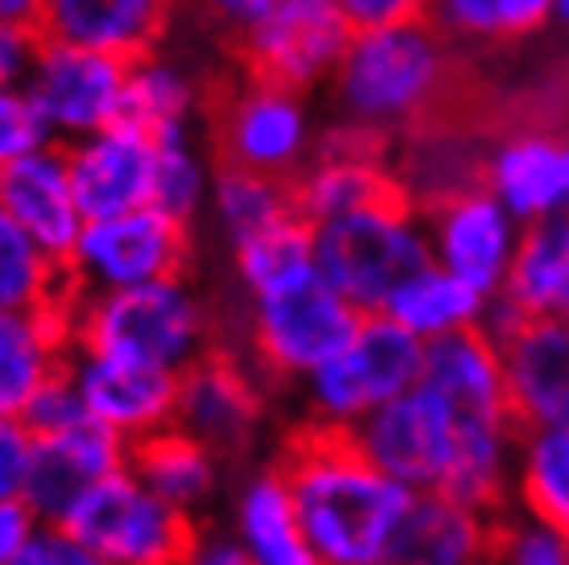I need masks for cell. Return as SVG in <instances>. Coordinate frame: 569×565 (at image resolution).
<instances>
[{
	"label": "cell",
	"instance_id": "obj_4",
	"mask_svg": "<svg viewBox=\"0 0 569 565\" xmlns=\"http://www.w3.org/2000/svg\"><path fill=\"white\" fill-rule=\"evenodd\" d=\"M310 227L318 277L363 318L385 314L388 297L429 265L426 219L405 195L380 198L371 207Z\"/></svg>",
	"mask_w": 569,
	"mask_h": 565
},
{
	"label": "cell",
	"instance_id": "obj_34",
	"mask_svg": "<svg viewBox=\"0 0 569 565\" xmlns=\"http://www.w3.org/2000/svg\"><path fill=\"white\" fill-rule=\"evenodd\" d=\"M231 272H236L243 301L277 294L284 285L310 277V272H318V265H313V227L301 215H293V219L260 231L252 240L236 244L231 248Z\"/></svg>",
	"mask_w": 569,
	"mask_h": 565
},
{
	"label": "cell",
	"instance_id": "obj_35",
	"mask_svg": "<svg viewBox=\"0 0 569 565\" xmlns=\"http://www.w3.org/2000/svg\"><path fill=\"white\" fill-rule=\"evenodd\" d=\"M67 301V269L0 211V310H54Z\"/></svg>",
	"mask_w": 569,
	"mask_h": 565
},
{
	"label": "cell",
	"instance_id": "obj_12",
	"mask_svg": "<svg viewBox=\"0 0 569 565\" xmlns=\"http://www.w3.org/2000/svg\"><path fill=\"white\" fill-rule=\"evenodd\" d=\"M351 442L363 450L371 467H380L409 495L446 492L458 463L455 413L421 384L397 396L380 413H371L351 434Z\"/></svg>",
	"mask_w": 569,
	"mask_h": 565
},
{
	"label": "cell",
	"instance_id": "obj_43",
	"mask_svg": "<svg viewBox=\"0 0 569 565\" xmlns=\"http://www.w3.org/2000/svg\"><path fill=\"white\" fill-rule=\"evenodd\" d=\"M17 565H103V562L87 549L83 541L74 537L71 528L42 524V528L33 533V541L26 545V553L17 557Z\"/></svg>",
	"mask_w": 569,
	"mask_h": 565
},
{
	"label": "cell",
	"instance_id": "obj_51",
	"mask_svg": "<svg viewBox=\"0 0 569 565\" xmlns=\"http://www.w3.org/2000/svg\"><path fill=\"white\" fill-rule=\"evenodd\" d=\"M566 219H569V215H566Z\"/></svg>",
	"mask_w": 569,
	"mask_h": 565
},
{
	"label": "cell",
	"instance_id": "obj_38",
	"mask_svg": "<svg viewBox=\"0 0 569 565\" xmlns=\"http://www.w3.org/2000/svg\"><path fill=\"white\" fill-rule=\"evenodd\" d=\"M50 132H46L42 116L26 96V87H0V170L17 166L21 157L46 149Z\"/></svg>",
	"mask_w": 569,
	"mask_h": 565
},
{
	"label": "cell",
	"instance_id": "obj_23",
	"mask_svg": "<svg viewBox=\"0 0 569 565\" xmlns=\"http://www.w3.org/2000/svg\"><path fill=\"white\" fill-rule=\"evenodd\" d=\"M421 388L438 396L455 413V422L512 417L508 384H503V355L491 330H467V335L429 343L426 364H421Z\"/></svg>",
	"mask_w": 569,
	"mask_h": 565
},
{
	"label": "cell",
	"instance_id": "obj_29",
	"mask_svg": "<svg viewBox=\"0 0 569 565\" xmlns=\"http://www.w3.org/2000/svg\"><path fill=\"white\" fill-rule=\"evenodd\" d=\"M487 314H491V297L458 281L455 272L438 269L433 260L426 269H417L385 306V318H392L400 330H409L421 347L450 339V335L483 330Z\"/></svg>",
	"mask_w": 569,
	"mask_h": 565
},
{
	"label": "cell",
	"instance_id": "obj_10",
	"mask_svg": "<svg viewBox=\"0 0 569 565\" xmlns=\"http://www.w3.org/2000/svg\"><path fill=\"white\" fill-rule=\"evenodd\" d=\"M190 265V227L157 207L91 219L79 231L67 281L71 294H120L182 277Z\"/></svg>",
	"mask_w": 569,
	"mask_h": 565
},
{
	"label": "cell",
	"instance_id": "obj_8",
	"mask_svg": "<svg viewBox=\"0 0 569 565\" xmlns=\"http://www.w3.org/2000/svg\"><path fill=\"white\" fill-rule=\"evenodd\" d=\"M62 528H71L103 565H178L202 524L170 508L124 467L96 483Z\"/></svg>",
	"mask_w": 569,
	"mask_h": 565
},
{
	"label": "cell",
	"instance_id": "obj_46",
	"mask_svg": "<svg viewBox=\"0 0 569 565\" xmlns=\"http://www.w3.org/2000/svg\"><path fill=\"white\" fill-rule=\"evenodd\" d=\"M178 565H252L243 557V549L231 541L228 528H199L194 545L186 549V557Z\"/></svg>",
	"mask_w": 569,
	"mask_h": 565
},
{
	"label": "cell",
	"instance_id": "obj_31",
	"mask_svg": "<svg viewBox=\"0 0 569 565\" xmlns=\"http://www.w3.org/2000/svg\"><path fill=\"white\" fill-rule=\"evenodd\" d=\"M508 512L569 537V425L520 429Z\"/></svg>",
	"mask_w": 569,
	"mask_h": 565
},
{
	"label": "cell",
	"instance_id": "obj_39",
	"mask_svg": "<svg viewBox=\"0 0 569 565\" xmlns=\"http://www.w3.org/2000/svg\"><path fill=\"white\" fill-rule=\"evenodd\" d=\"M21 422L29 425V434H33V438H46V434L74 429V425L91 422V417H87L83 400L74 396L71 380H67V371H62V376H54L42 393L33 396V405L26 409V417H21Z\"/></svg>",
	"mask_w": 569,
	"mask_h": 565
},
{
	"label": "cell",
	"instance_id": "obj_47",
	"mask_svg": "<svg viewBox=\"0 0 569 565\" xmlns=\"http://www.w3.org/2000/svg\"><path fill=\"white\" fill-rule=\"evenodd\" d=\"M46 0H0V26H26L38 29Z\"/></svg>",
	"mask_w": 569,
	"mask_h": 565
},
{
	"label": "cell",
	"instance_id": "obj_26",
	"mask_svg": "<svg viewBox=\"0 0 569 565\" xmlns=\"http://www.w3.org/2000/svg\"><path fill=\"white\" fill-rule=\"evenodd\" d=\"M71 355V301L54 310H0V417H26Z\"/></svg>",
	"mask_w": 569,
	"mask_h": 565
},
{
	"label": "cell",
	"instance_id": "obj_11",
	"mask_svg": "<svg viewBox=\"0 0 569 565\" xmlns=\"http://www.w3.org/2000/svg\"><path fill=\"white\" fill-rule=\"evenodd\" d=\"M21 87L42 116L50 141L67 149L124 120L129 62L83 46L42 42Z\"/></svg>",
	"mask_w": 569,
	"mask_h": 565
},
{
	"label": "cell",
	"instance_id": "obj_1",
	"mask_svg": "<svg viewBox=\"0 0 569 565\" xmlns=\"http://www.w3.org/2000/svg\"><path fill=\"white\" fill-rule=\"evenodd\" d=\"M272 463L289 483L313 565H385L413 495L371 467L351 434L298 425Z\"/></svg>",
	"mask_w": 569,
	"mask_h": 565
},
{
	"label": "cell",
	"instance_id": "obj_41",
	"mask_svg": "<svg viewBox=\"0 0 569 565\" xmlns=\"http://www.w3.org/2000/svg\"><path fill=\"white\" fill-rule=\"evenodd\" d=\"M207 26H214L231 46H240L281 0H190Z\"/></svg>",
	"mask_w": 569,
	"mask_h": 565
},
{
	"label": "cell",
	"instance_id": "obj_20",
	"mask_svg": "<svg viewBox=\"0 0 569 565\" xmlns=\"http://www.w3.org/2000/svg\"><path fill=\"white\" fill-rule=\"evenodd\" d=\"M173 13L178 0H46L38 38L137 62L161 50Z\"/></svg>",
	"mask_w": 569,
	"mask_h": 565
},
{
	"label": "cell",
	"instance_id": "obj_37",
	"mask_svg": "<svg viewBox=\"0 0 569 565\" xmlns=\"http://www.w3.org/2000/svg\"><path fill=\"white\" fill-rule=\"evenodd\" d=\"M491 565H569V537L549 524L503 512L496 524Z\"/></svg>",
	"mask_w": 569,
	"mask_h": 565
},
{
	"label": "cell",
	"instance_id": "obj_32",
	"mask_svg": "<svg viewBox=\"0 0 569 565\" xmlns=\"http://www.w3.org/2000/svg\"><path fill=\"white\" fill-rule=\"evenodd\" d=\"M207 215H211L214 231L223 236V244L236 248V244L252 240L260 231L298 215L293 182L264 178V174L240 170V166H214Z\"/></svg>",
	"mask_w": 569,
	"mask_h": 565
},
{
	"label": "cell",
	"instance_id": "obj_22",
	"mask_svg": "<svg viewBox=\"0 0 569 565\" xmlns=\"http://www.w3.org/2000/svg\"><path fill=\"white\" fill-rule=\"evenodd\" d=\"M499 516L446 492L413 495L385 565H491Z\"/></svg>",
	"mask_w": 569,
	"mask_h": 565
},
{
	"label": "cell",
	"instance_id": "obj_49",
	"mask_svg": "<svg viewBox=\"0 0 569 565\" xmlns=\"http://www.w3.org/2000/svg\"><path fill=\"white\" fill-rule=\"evenodd\" d=\"M561 318H569V297H566V306H561Z\"/></svg>",
	"mask_w": 569,
	"mask_h": 565
},
{
	"label": "cell",
	"instance_id": "obj_50",
	"mask_svg": "<svg viewBox=\"0 0 569 565\" xmlns=\"http://www.w3.org/2000/svg\"><path fill=\"white\" fill-rule=\"evenodd\" d=\"M566 174H569V137H566Z\"/></svg>",
	"mask_w": 569,
	"mask_h": 565
},
{
	"label": "cell",
	"instance_id": "obj_48",
	"mask_svg": "<svg viewBox=\"0 0 569 565\" xmlns=\"http://www.w3.org/2000/svg\"><path fill=\"white\" fill-rule=\"evenodd\" d=\"M553 21L569 33V0H557L553 4Z\"/></svg>",
	"mask_w": 569,
	"mask_h": 565
},
{
	"label": "cell",
	"instance_id": "obj_36",
	"mask_svg": "<svg viewBox=\"0 0 569 565\" xmlns=\"http://www.w3.org/2000/svg\"><path fill=\"white\" fill-rule=\"evenodd\" d=\"M211 182H214V166L194 132L157 141V182H153L157 211H166L170 219L190 227L199 215H207Z\"/></svg>",
	"mask_w": 569,
	"mask_h": 565
},
{
	"label": "cell",
	"instance_id": "obj_16",
	"mask_svg": "<svg viewBox=\"0 0 569 565\" xmlns=\"http://www.w3.org/2000/svg\"><path fill=\"white\" fill-rule=\"evenodd\" d=\"M67 170L87 224L141 211V207H153L157 141L120 120L87 141L67 145Z\"/></svg>",
	"mask_w": 569,
	"mask_h": 565
},
{
	"label": "cell",
	"instance_id": "obj_44",
	"mask_svg": "<svg viewBox=\"0 0 569 565\" xmlns=\"http://www.w3.org/2000/svg\"><path fill=\"white\" fill-rule=\"evenodd\" d=\"M38 29L26 26H0V87H21L29 67L38 58Z\"/></svg>",
	"mask_w": 569,
	"mask_h": 565
},
{
	"label": "cell",
	"instance_id": "obj_5",
	"mask_svg": "<svg viewBox=\"0 0 569 565\" xmlns=\"http://www.w3.org/2000/svg\"><path fill=\"white\" fill-rule=\"evenodd\" d=\"M421 364L426 347L409 330H400L385 314H368L351 343L293 388L301 425L356 434L371 413H380L421 384Z\"/></svg>",
	"mask_w": 569,
	"mask_h": 565
},
{
	"label": "cell",
	"instance_id": "obj_9",
	"mask_svg": "<svg viewBox=\"0 0 569 565\" xmlns=\"http://www.w3.org/2000/svg\"><path fill=\"white\" fill-rule=\"evenodd\" d=\"M272 388L240 347H214L178 376V429L207 442L223 463L260 450L272 422Z\"/></svg>",
	"mask_w": 569,
	"mask_h": 565
},
{
	"label": "cell",
	"instance_id": "obj_3",
	"mask_svg": "<svg viewBox=\"0 0 569 565\" xmlns=\"http://www.w3.org/2000/svg\"><path fill=\"white\" fill-rule=\"evenodd\" d=\"M71 347L182 376L219 347V326L182 272L120 294H71Z\"/></svg>",
	"mask_w": 569,
	"mask_h": 565
},
{
	"label": "cell",
	"instance_id": "obj_27",
	"mask_svg": "<svg viewBox=\"0 0 569 565\" xmlns=\"http://www.w3.org/2000/svg\"><path fill=\"white\" fill-rule=\"evenodd\" d=\"M129 470L149 492L161 495L170 508L186 512L194 521L219 499L223 479H228V463L207 442H199L178 425L137 442L129 450Z\"/></svg>",
	"mask_w": 569,
	"mask_h": 565
},
{
	"label": "cell",
	"instance_id": "obj_30",
	"mask_svg": "<svg viewBox=\"0 0 569 565\" xmlns=\"http://www.w3.org/2000/svg\"><path fill=\"white\" fill-rule=\"evenodd\" d=\"M202 112V87L194 71L178 58L153 54L129 62V91H124V125L149 132L153 141L194 132Z\"/></svg>",
	"mask_w": 569,
	"mask_h": 565
},
{
	"label": "cell",
	"instance_id": "obj_21",
	"mask_svg": "<svg viewBox=\"0 0 569 565\" xmlns=\"http://www.w3.org/2000/svg\"><path fill=\"white\" fill-rule=\"evenodd\" d=\"M0 211L67 269L87 224L74 198L71 170H67V149L46 145L9 170H0Z\"/></svg>",
	"mask_w": 569,
	"mask_h": 565
},
{
	"label": "cell",
	"instance_id": "obj_6",
	"mask_svg": "<svg viewBox=\"0 0 569 565\" xmlns=\"http://www.w3.org/2000/svg\"><path fill=\"white\" fill-rule=\"evenodd\" d=\"M240 351L264 380L281 388H298L322 368L327 359L351 343L363 314L330 289L318 272L284 285L277 294L243 301Z\"/></svg>",
	"mask_w": 569,
	"mask_h": 565
},
{
	"label": "cell",
	"instance_id": "obj_42",
	"mask_svg": "<svg viewBox=\"0 0 569 565\" xmlns=\"http://www.w3.org/2000/svg\"><path fill=\"white\" fill-rule=\"evenodd\" d=\"M429 0H335L339 17L347 21L351 33H368V29L405 26V21H421Z\"/></svg>",
	"mask_w": 569,
	"mask_h": 565
},
{
	"label": "cell",
	"instance_id": "obj_14",
	"mask_svg": "<svg viewBox=\"0 0 569 565\" xmlns=\"http://www.w3.org/2000/svg\"><path fill=\"white\" fill-rule=\"evenodd\" d=\"M421 219H426L429 260L496 301L503 294L525 224H516L483 186L441 198L421 211Z\"/></svg>",
	"mask_w": 569,
	"mask_h": 565
},
{
	"label": "cell",
	"instance_id": "obj_19",
	"mask_svg": "<svg viewBox=\"0 0 569 565\" xmlns=\"http://www.w3.org/2000/svg\"><path fill=\"white\" fill-rule=\"evenodd\" d=\"M508 405L520 429L569 425V318H525L499 335Z\"/></svg>",
	"mask_w": 569,
	"mask_h": 565
},
{
	"label": "cell",
	"instance_id": "obj_25",
	"mask_svg": "<svg viewBox=\"0 0 569 565\" xmlns=\"http://www.w3.org/2000/svg\"><path fill=\"white\" fill-rule=\"evenodd\" d=\"M569 297V219H545L528 224L516 244L512 269L503 281V294L491 301L487 326L491 335L512 330L525 318H553Z\"/></svg>",
	"mask_w": 569,
	"mask_h": 565
},
{
	"label": "cell",
	"instance_id": "obj_28",
	"mask_svg": "<svg viewBox=\"0 0 569 565\" xmlns=\"http://www.w3.org/2000/svg\"><path fill=\"white\" fill-rule=\"evenodd\" d=\"M397 145L400 157L392 161V178H397L400 195L409 198L417 211H426V207H433V202L450 195H462L470 186H483L487 145L467 141L458 128L433 120V125L400 137Z\"/></svg>",
	"mask_w": 569,
	"mask_h": 565
},
{
	"label": "cell",
	"instance_id": "obj_40",
	"mask_svg": "<svg viewBox=\"0 0 569 565\" xmlns=\"http://www.w3.org/2000/svg\"><path fill=\"white\" fill-rule=\"evenodd\" d=\"M33 463V434L21 417H0V499H21Z\"/></svg>",
	"mask_w": 569,
	"mask_h": 565
},
{
	"label": "cell",
	"instance_id": "obj_2",
	"mask_svg": "<svg viewBox=\"0 0 569 565\" xmlns=\"http://www.w3.org/2000/svg\"><path fill=\"white\" fill-rule=\"evenodd\" d=\"M455 91V46L421 21L351 33L330 79L335 112L397 145L438 120Z\"/></svg>",
	"mask_w": 569,
	"mask_h": 565
},
{
	"label": "cell",
	"instance_id": "obj_33",
	"mask_svg": "<svg viewBox=\"0 0 569 565\" xmlns=\"http://www.w3.org/2000/svg\"><path fill=\"white\" fill-rule=\"evenodd\" d=\"M557 0H429L426 21L446 42L487 50L520 42L553 21Z\"/></svg>",
	"mask_w": 569,
	"mask_h": 565
},
{
	"label": "cell",
	"instance_id": "obj_45",
	"mask_svg": "<svg viewBox=\"0 0 569 565\" xmlns=\"http://www.w3.org/2000/svg\"><path fill=\"white\" fill-rule=\"evenodd\" d=\"M38 528L42 521L26 499H0V565H17Z\"/></svg>",
	"mask_w": 569,
	"mask_h": 565
},
{
	"label": "cell",
	"instance_id": "obj_7",
	"mask_svg": "<svg viewBox=\"0 0 569 565\" xmlns=\"http://www.w3.org/2000/svg\"><path fill=\"white\" fill-rule=\"evenodd\" d=\"M318 149L310 96L293 87L243 75L214 108V153L219 166L293 182Z\"/></svg>",
	"mask_w": 569,
	"mask_h": 565
},
{
	"label": "cell",
	"instance_id": "obj_15",
	"mask_svg": "<svg viewBox=\"0 0 569 565\" xmlns=\"http://www.w3.org/2000/svg\"><path fill=\"white\" fill-rule=\"evenodd\" d=\"M62 371H67L74 396L83 400L87 417L100 429H108L116 442H124L129 450L137 442L178 425V376L170 371L112 359V355L79 351V347H71Z\"/></svg>",
	"mask_w": 569,
	"mask_h": 565
},
{
	"label": "cell",
	"instance_id": "obj_17",
	"mask_svg": "<svg viewBox=\"0 0 569 565\" xmlns=\"http://www.w3.org/2000/svg\"><path fill=\"white\" fill-rule=\"evenodd\" d=\"M483 190L525 227L569 215L566 137L545 128L496 137L483 153Z\"/></svg>",
	"mask_w": 569,
	"mask_h": 565
},
{
	"label": "cell",
	"instance_id": "obj_13",
	"mask_svg": "<svg viewBox=\"0 0 569 565\" xmlns=\"http://www.w3.org/2000/svg\"><path fill=\"white\" fill-rule=\"evenodd\" d=\"M351 29L339 17L335 0H281L240 46H231L243 75L269 79L310 96L313 87H330Z\"/></svg>",
	"mask_w": 569,
	"mask_h": 565
},
{
	"label": "cell",
	"instance_id": "obj_24",
	"mask_svg": "<svg viewBox=\"0 0 569 565\" xmlns=\"http://www.w3.org/2000/svg\"><path fill=\"white\" fill-rule=\"evenodd\" d=\"M228 533L252 565H313L293 495L277 463H257L231 487Z\"/></svg>",
	"mask_w": 569,
	"mask_h": 565
},
{
	"label": "cell",
	"instance_id": "obj_18",
	"mask_svg": "<svg viewBox=\"0 0 569 565\" xmlns=\"http://www.w3.org/2000/svg\"><path fill=\"white\" fill-rule=\"evenodd\" d=\"M124 467H129V446L96 422H83L62 434L33 438V463L21 499L38 512L42 524H67L96 483Z\"/></svg>",
	"mask_w": 569,
	"mask_h": 565
}]
</instances>
